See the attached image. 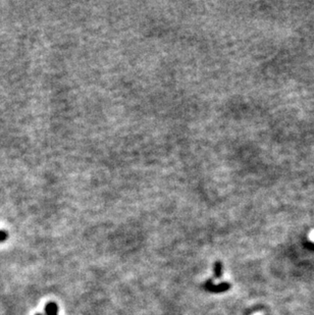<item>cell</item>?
Returning <instances> with one entry per match:
<instances>
[{
    "label": "cell",
    "instance_id": "obj_1",
    "mask_svg": "<svg viewBox=\"0 0 314 315\" xmlns=\"http://www.w3.org/2000/svg\"><path fill=\"white\" fill-rule=\"evenodd\" d=\"M58 305L54 301H49L45 305V314L46 315H58Z\"/></svg>",
    "mask_w": 314,
    "mask_h": 315
},
{
    "label": "cell",
    "instance_id": "obj_2",
    "mask_svg": "<svg viewBox=\"0 0 314 315\" xmlns=\"http://www.w3.org/2000/svg\"><path fill=\"white\" fill-rule=\"evenodd\" d=\"M223 266H222V263L220 262H217L216 265H215V271H216V276H221L222 273H223V270H222Z\"/></svg>",
    "mask_w": 314,
    "mask_h": 315
},
{
    "label": "cell",
    "instance_id": "obj_3",
    "mask_svg": "<svg viewBox=\"0 0 314 315\" xmlns=\"http://www.w3.org/2000/svg\"><path fill=\"white\" fill-rule=\"evenodd\" d=\"M9 238V235L6 231L0 230V242H5Z\"/></svg>",
    "mask_w": 314,
    "mask_h": 315
},
{
    "label": "cell",
    "instance_id": "obj_4",
    "mask_svg": "<svg viewBox=\"0 0 314 315\" xmlns=\"http://www.w3.org/2000/svg\"><path fill=\"white\" fill-rule=\"evenodd\" d=\"M36 315H42V314H41V313H37Z\"/></svg>",
    "mask_w": 314,
    "mask_h": 315
}]
</instances>
